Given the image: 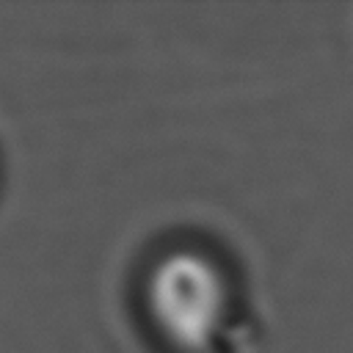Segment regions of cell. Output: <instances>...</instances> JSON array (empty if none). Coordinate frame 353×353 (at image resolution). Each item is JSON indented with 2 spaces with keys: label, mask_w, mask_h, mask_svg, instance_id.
I'll return each mask as SVG.
<instances>
[{
  "label": "cell",
  "mask_w": 353,
  "mask_h": 353,
  "mask_svg": "<svg viewBox=\"0 0 353 353\" xmlns=\"http://www.w3.org/2000/svg\"><path fill=\"white\" fill-rule=\"evenodd\" d=\"M176 328L188 336L199 339V334H210L223 314L226 287L218 270L201 259H179L176 262Z\"/></svg>",
  "instance_id": "cell-1"
}]
</instances>
